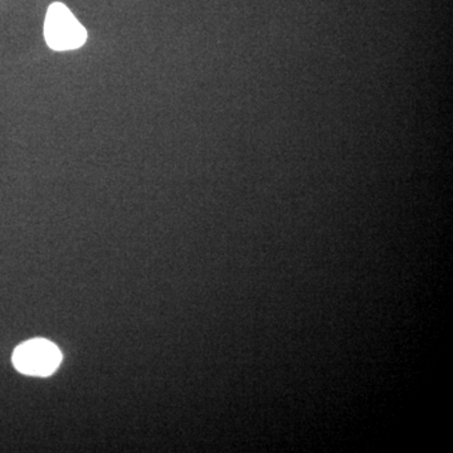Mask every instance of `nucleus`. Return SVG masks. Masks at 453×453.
<instances>
[{
    "label": "nucleus",
    "mask_w": 453,
    "mask_h": 453,
    "mask_svg": "<svg viewBox=\"0 0 453 453\" xmlns=\"http://www.w3.org/2000/svg\"><path fill=\"white\" fill-rule=\"evenodd\" d=\"M44 40L57 52L81 49L88 41V31L64 3H52L43 27Z\"/></svg>",
    "instance_id": "nucleus-1"
},
{
    "label": "nucleus",
    "mask_w": 453,
    "mask_h": 453,
    "mask_svg": "<svg viewBox=\"0 0 453 453\" xmlns=\"http://www.w3.org/2000/svg\"><path fill=\"white\" fill-rule=\"evenodd\" d=\"M12 360L17 371L23 374L49 377L61 365L62 354L49 340L33 339L20 344Z\"/></svg>",
    "instance_id": "nucleus-2"
}]
</instances>
